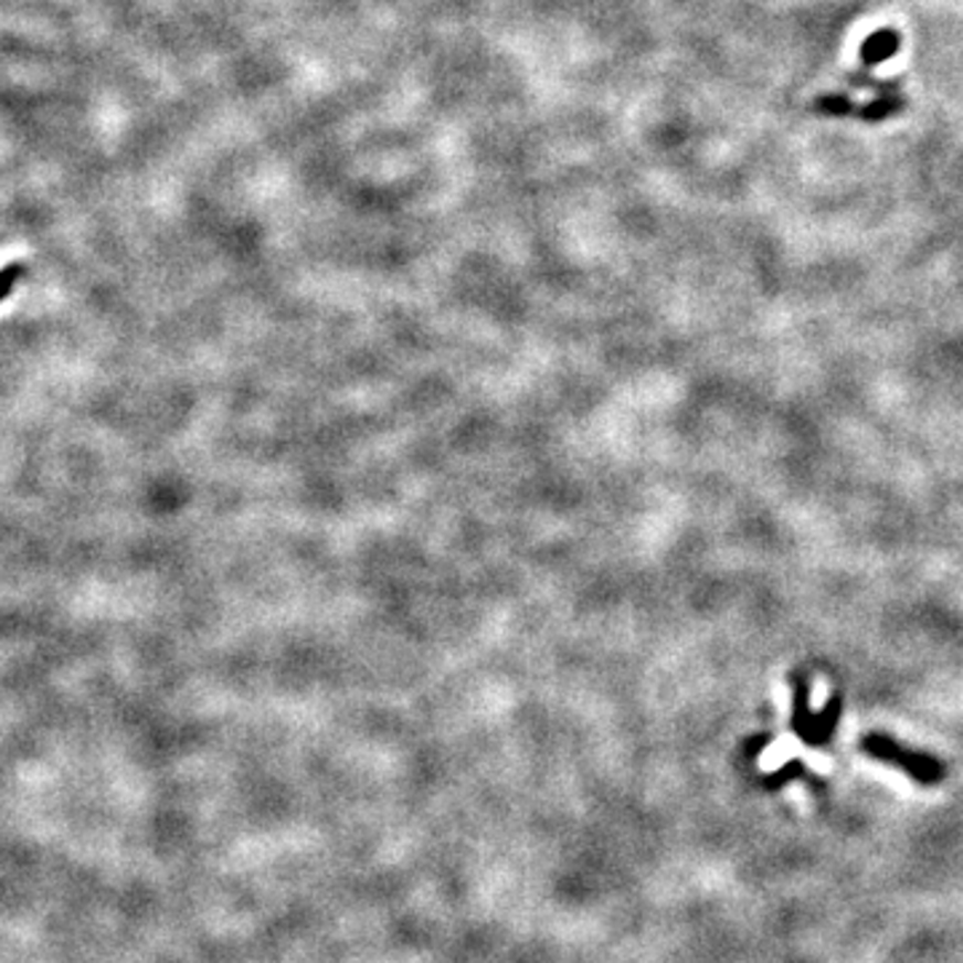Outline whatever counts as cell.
Wrapping results in <instances>:
<instances>
[{
	"instance_id": "5b68a950",
	"label": "cell",
	"mask_w": 963,
	"mask_h": 963,
	"mask_svg": "<svg viewBox=\"0 0 963 963\" xmlns=\"http://www.w3.org/2000/svg\"><path fill=\"white\" fill-rule=\"evenodd\" d=\"M897 110H899L897 99H876V103L859 107L857 113H859V118H865V120H883V118H889L891 113H897Z\"/></svg>"
},
{
	"instance_id": "3957f363",
	"label": "cell",
	"mask_w": 963,
	"mask_h": 963,
	"mask_svg": "<svg viewBox=\"0 0 963 963\" xmlns=\"http://www.w3.org/2000/svg\"><path fill=\"white\" fill-rule=\"evenodd\" d=\"M899 46H902V38H899L897 30H878V33L867 35V41L861 43V62L865 65H880V62L891 60L899 52Z\"/></svg>"
},
{
	"instance_id": "6da1fadb",
	"label": "cell",
	"mask_w": 963,
	"mask_h": 963,
	"mask_svg": "<svg viewBox=\"0 0 963 963\" xmlns=\"http://www.w3.org/2000/svg\"><path fill=\"white\" fill-rule=\"evenodd\" d=\"M861 752H865L867 758L880 760V763L895 765V769L902 771V774H908L912 782L923 784V787L940 784L942 779H945V765H942L940 760L931 758L929 752L910 750V747L899 744L897 739L883 737V733H867V737L861 739Z\"/></svg>"
},
{
	"instance_id": "277c9868",
	"label": "cell",
	"mask_w": 963,
	"mask_h": 963,
	"mask_svg": "<svg viewBox=\"0 0 963 963\" xmlns=\"http://www.w3.org/2000/svg\"><path fill=\"white\" fill-rule=\"evenodd\" d=\"M816 113H827V116H848V113H857V105L851 99L840 97V94H827L814 103Z\"/></svg>"
},
{
	"instance_id": "8992f818",
	"label": "cell",
	"mask_w": 963,
	"mask_h": 963,
	"mask_svg": "<svg viewBox=\"0 0 963 963\" xmlns=\"http://www.w3.org/2000/svg\"><path fill=\"white\" fill-rule=\"evenodd\" d=\"M22 276V265H6V268H0V300H6L9 297L11 289H14L17 278Z\"/></svg>"
},
{
	"instance_id": "7a4b0ae2",
	"label": "cell",
	"mask_w": 963,
	"mask_h": 963,
	"mask_svg": "<svg viewBox=\"0 0 963 963\" xmlns=\"http://www.w3.org/2000/svg\"><path fill=\"white\" fill-rule=\"evenodd\" d=\"M840 696H833L822 712H814L808 701V682L803 675H792V731L806 744L819 747L833 739L840 720Z\"/></svg>"
},
{
	"instance_id": "52a82bcc",
	"label": "cell",
	"mask_w": 963,
	"mask_h": 963,
	"mask_svg": "<svg viewBox=\"0 0 963 963\" xmlns=\"http://www.w3.org/2000/svg\"><path fill=\"white\" fill-rule=\"evenodd\" d=\"M801 774H803V763L801 760H792V763H784L782 769H779V774L769 779V784H774V787H784L790 779H797Z\"/></svg>"
}]
</instances>
